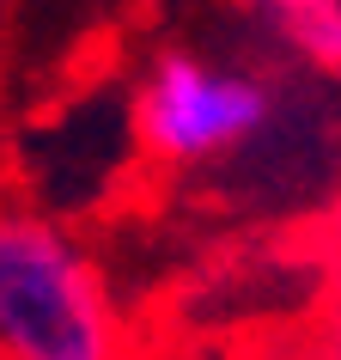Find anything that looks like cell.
<instances>
[{"instance_id": "1", "label": "cell", "mask_w": 341, "mask_h": 360, "mask_svg": "<svg viewBox=\"0 0 341 360\" xmlns=\"http://www.w3.org/2000/svg\"><path fill=\"white\" fill-rule=\"evenodd\" d=\"M0 360H122L110 287L74 232L0 202Z\"/></svg>"}, {"instance_id": "2", "label": "cell", "mask_w": 341, "mask_h": 360, "mask_svg": "<svg viewBox=\"0 0 341 360\" xmlns=\"http://www.w3.org/2000/svg\"><path fill=\"white\" fill-rule=\"evenodd\" d=\"M274 122V86L256 68L201 56V49H159L134 86V134L159 165H213L244 153Z\"/></svg>"}, {"instance_id": "3", "label": "cell", "mask_w": 341, "mask_h": 360, "mask_svg": "<svg viewBox=\"0 0 341 360\" xmlns=\"http://www.w3.org/2000/svg\"><path fill=\"white\" fill-rule=\"evenodd\" d=\"M262 19L293 56H305L323 74H341V0H281L262 6Z\"/></svg>"}]
</instances>
